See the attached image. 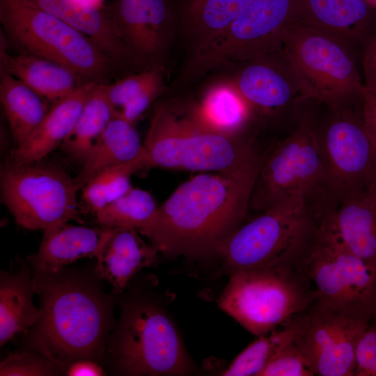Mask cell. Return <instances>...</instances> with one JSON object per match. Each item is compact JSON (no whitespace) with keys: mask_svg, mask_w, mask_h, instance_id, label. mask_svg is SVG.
<instances>
[{"mask_svg":"<svg viewBox=\"0 0 376 376\" xmlns=\"http://www.w3.org/2000/svg\"><path fill=\"white\" fill-rule=\"evenodd\" d=\"M360 113L363 125L376 150V91L368 90L365 87Z\"/></svg>","mask_w":376,"mask_h":376,"instance_id":"8d00e7d4","label":"cell"},{"mask_svg":"<svg viewBox=\"0 0 376 376\" xmlns=\"http://www.w3.org/2000/svg\"><path fill=\"white\" fill-rule=\"evenodd\" d=\"M295 15V0L253 1L222 33L191 55L179 81H194L228 63L279 52Z\"/></svg>","mask_w":376,"mask_h":376,"instance_id":"8fae6325","label":"cell"},{"mask_svg":"<svg viewBox=\"0 0 376 376\" xmlns=\"http://www.w3.org/2000/svg\"><path fill=\"white\" fill-rule=\"evenodd\" d=\"M302 265L315 301L370 320L376 318V269L340 244L324 215Z\"/></svg>","mask_w":376,"mask_h":376,"instance_id":"7c38bea8","label":"cell"},{"mask_svg":"<svg viewBox=\"0 0 376 376\" xmlns=\"http://www.w3.org/2000/svg\"><path fill=\"white\" fill-rule=\"evenodd\" d=\"M254 0H188L182 26L191 55L222 33Z\"/></svg>","mask_w":376,"mask_h":376,"instance_id":"4316f807","label":"cell"},{"mask_svg":"<svg viewBox=\"0 0 376 376\" xmlns=\"http://www.w3.org/2000/svg\"><path fill=\"white\" fill-rule=\"evenodd\" d=\"M114 228L63 226L44 233L37 253L29 261L35 272H56L83 258L97 257L111 235Z\"/></svg>","mask_w":376,"mask_h":376,"instance_id":"44dd1931","label":"cell"},{"mask_svg":"<svg viewBox=\"0 0 376 376\" xmlns=\"http://www.w3.org/2000/svg\"><path fill=\"white\" fill-rule=\"evenodd\" d=\"M143 145L150 166L244 178L263 162L251 143L207 129L175 103L156 107Z\"/></svg>","mask_w":376,"mask_h":376,"instance_id":"3957f363","label":"cell"},{"mask_svg":"<svg viewBox=\"0 0 376 376\" xmlns=\"http://www.w3.org/2000/svg\"><path fill=\"white\" fill-rule=\"evenodd\" d=\"M103 8L121 40L146 68L162 65L173 36L169 0H113Z\"/></svg>","mask_w":376,"mask_h":376,"instance_id":"9a60e30c","label":"cell"},{"mask_svg":"<svg viewBox=\"0 0 376 376\" xmlns=\"http://www.w3.org/2000/svg\"><path fill=\"white\" fill-rule=\"evenodd\" d=\"M111 352L120 373L130 375H186L193 367L173 322L145 301L125 308Z\"/></svg>","mask_w":376,"mask_h":376,"instance_id":"ba28073f","label":"cell"},{"mask_svg":"<svg viewBox=\"0 0 376 376\" xmlns=\"http://www.w3.org/2000/svg\"><path fill=\"white\" fill-rule=\"evenodd\" d=\"M331 110L318 134L327 187L341 200L366 191L376 180V150L361 113L349 108Z\"/></svg>","mask_w":376,"mask_h":376,"instance_id":"4fadbf2b","label":"cell"},{"mask_svg":"<svg viewBox=\"0 0 376 376\" xmlns=\"http://www.w3.org/2000/svg\"><path fill=\"white\" fill-rule=\"evenodd\" d=\"M142 157L148 159L133 123L115 116L92 148L81 171L74 178L75 184L79 190L102 170Z\"/></svg>","mask_w":376,"mask_h":376,"instance_id":"cb8c5ba5","label":"cell"},{"mask_svg":"<svg viewBox=\"0 0 376 376\" xmlns=\"http://www.w3.org/2000/svg\"><path fill=\"white\" fill-rule=\"evenodd\" d=\"M306 322L307 311L294 316L283 325V329L259 336L233 360L221 375L259 376L279 352L295 341Z\"/></svg>","mask_w":376,"mask_h":376,"instance_id":"4dcf8cb0","label":"cell"},{"mask_svg":"<svg viewBox=\"0 0 376 376\" xmlns=\"http://www.w3.org/2000/svg\"><path fill=\"white\" fill-rule=\"evenodd\" d=\"M370 320L314 301L295 343L318 376H354L356 350Z\"/></svg>","mask_w":376,"mask_h":376,"instance_id":"5bb4252c","label":"cell"},{"mask_svg":"<svg viewBox=\"0 0 376 376\" xmlns=\"http://www.w3.org/2000/svg\"><path fill=\"white\" fill-rule=\"evenodd\" d=\"M8 45L1 33L0 70L22 81L47 101L56 103L86 83L73 70L53 61L22 52L9 54Z\"/></svg>","mask_w":376,"mask_h":376,"instance_id":"7402d4cb","label":"cell"},{"mask_svg":"<svg viewBox=\"0 0 376 376\" xmlns=\"http://www.w3.org/2000/svg\"><path fill=\"white\" fill-rule=\"evenodd\" d=\"M354 376H376V318L370 320L359 341Z\"/></svg>","mask_w":376,"mask_h":376,"instance_id":"d590c367","label":"cell"},{"mask_svg":"<svg viewBox=\"0 0 376 376\" xmlns=\"http://www.w3.org/2000/svg\"><path fill=\"white\" fill-rule=\"evenodd\" d=\"M281 52L302 100L319 101L330 109L361 104L365 86L347 46L293 22L286 28Z\"/></svg>","mask_w":376,"mask_h":376,"instance_id":"52a82bcc","label":"cell"},{"mask_svg":"<svg viewBox=\"0 0 376 376\" xmlns=\"http://www.w3.org/2000/svg\"><path fill=\"white\" fill-rule=\"evenodd\" d=\"M0 100L17 146L29 137L49 110L46 99L3 70H0Z\"/></svg>","mask_w":376,"mask_h":376,"instance_id":"83f0119b","label":"cell"},{"mask_svg":"<svg viewBox=\"0 0 376 376\" xmlns=\"http://www.w3.org/2000/svg\"><path fill=\"white\" fill-rule=\"evenodd\" d=\"M366 192L370 196L376 205V180H375L366 189Z\"/></svg>","mask_w":376,"mask_h":376,"instance_id":"ab89813d","label":"cell"},{"mask_svg":"<svg viewBox=\"0 0 376 376\" xmlns=\"http://www.w3.org/2000/svg\"><path fill=\"white\" fill-rule=\"evenodd\" d=\"M372 6L376 8V0L373 3Z\"/></svg>","mask_w":376,"mask_h":376,"instance_id":"7bdbcfd3","label":"cell"},{"mask_svg":"<svg viewBox=\"0 0 376 376\" xmlns=\"http://www.w3.org/2000/svg\"><path fill=\"white\" fill-rule=\"evenodd\" d=\"M56 363L38 353L16 352L8 355L0 363L1 376H49L58 375Z\"/></svg>","mask_w":376,"mask_h":376,"instance_id":"836d02e7","label":"cell"},{"mask_svg":"<svg viewBox=\"0 0 376 376\" xmlns=\"http://www.w3.org/2000/svg\"><path fill=\"white\" fill-rule=\"evenodd\" d=\"M42 315L29 338L34 352L60 368L102 356L111 300L89 280L64 272H35Z\"/></svg>","mask_w":376,"mask_h":376,"instance_id":"7a4b0ae2","label":"cell"},{"mask_svg":"<svg viewBox=\"0 0 376 376\" xmlns=\"http://www.w3.org/2000/svg\"><path fill=\"white\" fill-rule=\"evenodd\" d=\"M371 6L367 0H295L294 22L347 46L364 36Z\"/></svg>","mask_w":376,"mask_h":376,"instance_id":"ac0fdd59","label":"cell"},{"mask_svg":"<svg viewBox=\"0 0 376 376\" xmlns=\"http://www.w3.org/2000/svg\"><path fill=\"white\" fill-rule=\"evenodd\" d=\"M185 1H188V0H185Z\"/></svg>","mask_w":376,"mask_h":376,"instance_id":"ee69618b","label":"cell"},{"mask_svg":"<svg viewBox=\"0 0 376 376\" xmlns=\"http://www.w3.org/2000/svg\"><path fill=\"white\" fill-rule=\"evenodd\" d=\"M0 22L19 52L61 64L86 83L107 84L123 72L91 38L27 0H0Z\"/></svg>","mask_w":376,"mask_h":376,"instance_id":"277c9868","label":"cell"},{"mask_svg":"<svg viewBox=\"0 0 376 376\" xmlns=\"http://www.w3.org/2000/svg\"><path fill=\"white\" fill-rule=\"evenodd\" d=\"M78 191L74 178L57 166L11 161L1 170V201L27 229L49 233L70 221L84 224Z\"/></svg>","mask_w":376,"mask_h":376,"instance_id":"9c48e42d","label":"cell"},{"mask_svg":"<svg viewBox=\"0 0 376 376\" xmlns=\"http://www.w3.org/2000/svg\"><path fill=\"white\" fill-rule=\"evenodd\" d=\"M163 65L130 72L112 84H105L107 96L116 116L134 124L164 88Z\"/></svg>","mask_w":376,"mask_h":376,"instance_id":"f1b7e54d","label":"cell"},{"mask_svg":"<svg viewBox=\"0 0 376 376\" xmlns=\"http://www.w3.org/2000/svg\"><path fill=\"white\" fill-rule=\"evenodd\" d=\"M87 1H90L91 3L99 7H103L104 6L102 4V2H101L102 0H87Z\"/></svg>","mask_w":376,"mask_h":376,"instance_id":"60d3db41","label":"cell"},{"mask_svg":"<svg viewBox=\"0 0 376 376\" xmlns=\"http://www.w3.org/2000/svg\"><path fill=\"white\" fill-rule=\"evenodd\" d=\"M324 217L340 244L376 269V205L366 191L342 198L339 207Z\"/></svg>","mask_w":376,"mask_h":376,"instance_id":"d6986e66","label":"cell"},{"mask_svg":"<svg viewBox=\"0 0 376 376\" xmlns=\"http://www.w3.org/2000/svg\"><path fill=\"white\" fill-rule=\"evenodd\" d=\"M150 166L147 157L108 167L91 179L82 188V198L94 213L127 192L131 187L130 176Z\"/></svg>","mask_w":376,"mask_h":376,"instance_id":"d6a6232c","label":"cell"},{"mask_svg":"<svg viewBox=\"0 0 376 376\" xmlns=\"http://www.w3.org/2000/svg\"><path fill=\"white\" fill-rule=\"evenodd\" d=\"M246 63L233 82L253 110L273 112L302 101L295 75L281 51Z\"/></svg>","mask_w":376,"mask_h":376,"instance_id":"2e32d148","label":"cell"},{"mask_svg":"<svg viewBox=\"0 0 376 376\" xmlns=\"http://www.w3.org/2000/svg\"><path fill=\"white\" fill-rule=\"evenodd\" d=\"M104 83L97 84L88 94L77 121L62 148L76 161L84 163L110 121L116 116Z\"/></svg>","mask_w":376,"mask_h":376,"instance_id":"f546056e","label":"cell"},{"mask_svg":"<svg viewBox=\"0 0 376 376\" xmlns=\"http://www.w3.org/2000/svg\"><path fill=\"white\" fill-rule=\"evenodd\" d=\"M66 373L70 376H101L104 375L102 367L91 359H79L70 363Z\"/></svg>","mask_w":376,"mask_h":376,"instance_id":"f35d334b","label":"cell"},{"mask_svg":"<svg viewBox=\"0 0 376 376\" xmlns=\"http://www.w3.org/2000/svg\"><path fill=\"white\" fill-rule=\"evenodd\" d=\"M257 175L237 178L203 173L190 178L158 208L146 237L159 252L169 256L217 254L241 225Z\"/></svg>","mask_w":376,"mask_h":376,"instance_id":"6da1fadb","label":"cell"},{"mask_svg":"<svg viewBox=\"0 0 376 376\" xmlns=\"http://www.w3.org/2000/svg\"><path fill=\"white\" fill-rule=\"evenodd\" d=\"M327 186L318 130L304 116L291 134L262 162L249 208L262 212L293 203H307L317 189Z\"/></svg>","mask_w":376,"mask_h":376,"instance_id":"30bf717a","label":"cell"},{"mask_svg":"<svg viewBox=\"0 0 376 376\" xmlns=\"http://www.w3.org/2000/svg\"><path fill=\"white\" fill-rule=\"evenodd\" d=\"M27 1L91 38L123 72L146 69L121 40L103 7L87 0Z\"/></svg>","mask_w":376,"mask_h":376,"instance_id":"e0dca14e","label":"cell"},{"mask_svg":"<svg viewBox=\"0 0 376 376\" xmlns=\"http://www.w3.org/2000/svg\"><path fill=\"white\" fill-rule=\"evenodd\" d=\"M33 279L26 269L15 274L1 272L0 278V345L19 333L26 334L42 315L33 304Z\"/></svg>","mask_w":376,"mask_h":376,"instance_id":"d4e9b609","label":"cell"},{"mask_svg":"<svg viewBox=\"0 0 376 376\" xmlns=\"http://www.w3.org/2000/svg\"><path fill=\"white\" fill-rule=\"evenodd\" d=\"M370 4L372 6L373 3L375 1V0H367Z\"/></svg>","mask_w":376,"mask_h":376,"instance_id":"b9f144b4","label":"cell"},{"mask_svg":"<svg viewBox=\"0 0 376 376\" xmlns=\"http://www.w3.org/2000/svg\"><path fill=\"white\" fill-rule=\"evenodd\" d=\"M313 375L295 342L279 352L259 375V376Z\"/></svg>","mask_w":376,"mask_h":376,"instance_id":"e575fe53","label":"cell"},{"mask_svg":"<svg viewBox=\"0 0 376 376\" xmlns=\"http://www.w3.org/2000/svg\"><path fill=\"white\" fill-rule=\"evenodd\" d=\"M138 232L133 228H114L96 257V275L117 293L123 292L141 269L157 262L158 250L152 244H146Z\"/></svg>","mask_w":376,"mask_h":376,"instance_id":"603a6c76","label":"cell"},{"mask_svg":"<svg viewBox=\"0 0 376 376\" xmlns=\"http://www.w3.org/2000/svg\"><path fill=\"white\" fill-rule=\"evenodd\" d=\"M158 208L149 192L132 187L95 214L102 226L133 228L147 236L155 222Z\"/></svg>","mask_w":376,"mask_h":376,"instance_id":"1f68e13d","label":"cell"},{"mask_svg":"<svg viewBox=\"0 0 376 376\" xmlns=\"http://www.w3.org/2000/svg\"><path fill=\"white\" fill-rule=\"evenodd\" d=\"M322 217L313 213L305 202L273 207L240 225L224 241L217 254L230 274L301 265Z\"/></svg>","mask_w":376,"mask_h":376,"instance_id":"5b68a950","label":"cell"},{"mask_svg":"<svg viewBox=\"0 0 376 376\" xmlns=\"http://www.w3.org/2000/svg\"><path fill=\"white\" fill-rule=\"evenodd\" d=\"M189 109L202 125L227 136H236L253 111L233 81H221L210 86L201 101Z\"/></svg>","mask_w":376,"mask_h":376,"instance_id":"484cf974","label":"cell"},{"mask_svg":"<svg viewBox=\"0 0 376 376\" xmlns=\"http://www.w3.org/2000/svg\"><path fill=\"white\" fill-rule=\"evenodd\" d=\"M366 88L376 91V37L368 45L363 60Z\"/></svg>","mask_w":376,"mask_h":376,"instance_id":"74e56055","label":"cell"},{"mask_svg":"<svg viewBox=\"0 0 376 376\" xmlns=\"http://www.w3.org/2000/svg\"><path fill=\"white\" fill-rule=\"evenodd\" d=\"M315 299V291L301 265L233 272L218 304L259 337L307 311Z\"/></svg>","mask_w":376,"mask_h":376,"instance_id":"8992f818","label":"cell"},{"mask_svg":"<svg viewBox=\"0 0 376 376\" xmlns=\"http://www.w3.org/2000/svg\"><path fill=\"white\" fill-rule=\"evenodd\" d=\"M97 84L85 83L56 102L29 137L11 151L12 161L37 162L62 144L72 132L88 94Z\"/></svg>","mask_w":376,"mask_h":376,"instance_id":"ffe728a7","label":"cell"}]
</instances>
